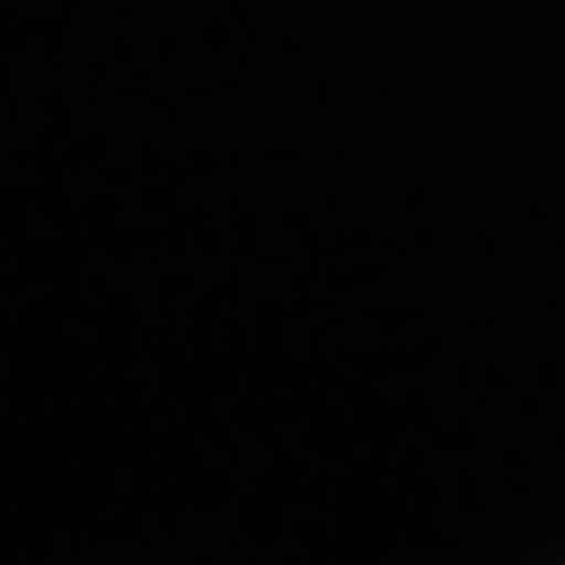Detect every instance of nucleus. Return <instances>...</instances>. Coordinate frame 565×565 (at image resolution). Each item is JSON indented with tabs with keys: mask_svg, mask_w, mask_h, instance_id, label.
<instances>
[]
</instances>
